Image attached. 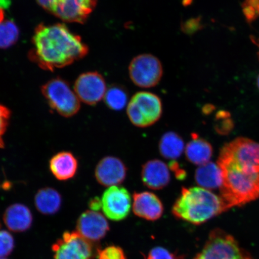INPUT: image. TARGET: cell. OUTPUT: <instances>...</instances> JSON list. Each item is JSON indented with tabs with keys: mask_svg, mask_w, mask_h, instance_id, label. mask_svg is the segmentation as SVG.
Segmentation results:
<instances>
[{
	"mask_svg": "<svg viewBox=\"0 0 259 259\" xmlns=\"http://www.w3.org/2000/svg\"><path fill=\"white\" fill-rule=\"evenodd\" d=\"M132 209L138 218L151 222L160 219L164 212L163 203L159 197L149 192L134 193Z\"/></svg>",
	"mask_w": 259,
	"mask_h": 259,
	"instance_id": "14",
	"label": "cell"
},
{
	"mask_svg": "<svg viewBox=\"0 0 259 259\" xmlns=\"http://www.w3.org/2000/svg\"><path fill=\"white\" fill-rule=\"evenodd\" d=\"M251 255L241 248L234 236L223 230L210 232L201 251L193 259H251Z\"/></svg>",
	"mask_w": 259,
	"mask_h": 259,
	"instance_id": "4",
	"label": "cell"
},
{
	"mask_svg": "<svg viewBox=\"0 0 259 259\" xmlns=\"http://www.w3.org/2000/svg\"><path fill=\"white\" fill-rule=\"evenodd\" d=\"M183 139L174 132H167L162 136L158 150L162 157L171 161L180 158L185 151Z\"/></svg>",
	"mask_w": 259,
	"mask_h": 259,
	"instance_id": "21",
	"label": "cell"
},
{
	"mask_svg": "<svg viewBox=\"0 0 259 259\" xmlns=\"http://www.w3.org/2000/svg\"><path fill=\"white\" fill-rule=\"evenodd\" d=\"M42 8L62 20L82 23L95 9L97 0H37Z\"/></svg>",
	"mask_w": 259,
	"mask_h": 259,
	"instance_id": "7",
	"label": "cell"
},
{
	"mask_svg": "<svg viewBox=\"0 0 259 259\" xmlns=\"http://www.w3.org/2000/svg\"><path fill=\"white\" fill-rule=\"evenodd\" d=\"M9 3V0H0V8L7 7Z\"/></svg>",
	"mask_w": 259,
	"mask_h": 259,
	"instance_id": "34",
	"label": "cell"
},
{
	"mask_svg": "<svg viewBox=\"0 0 259 259\" xmlns=\"http://www.w3.org/2000/svg\"><path fill=\"white\" fill-rule=\"evenodd\" d=\"M169 167L170 170L174 171L175 176L178 180H183L186 178V171L183 169H181L180 164L176 160L170 162Z\"/></svg>",
	"mask_w": 259,
	"mask_h": 259,
	"instance_id": "31",
	"label": "cell"
},
{
	"mask_svg": "<svg viewBox=\"0 0 259 259\" xmlns=\"http://www.w3.org/2000/svg\"><path fill=\"white\" fill-rule=\"evenodd\" d=\"M0 259H6V258H0Z\"/></svg>",
	"mask_w": 259,
	"mask_h": 259,
	"instance_id": "37",
	"label": "cell"
},
{
	"mask_svg": "<svg viewBox=\"0 0 259 259\" xmlns=\"http://www.w3.org/2000/svg\"><path fill=\"white\" fill-rule=\"evenodd\" d=\"M132 208L131 194L124 187H110L103 194V212L107 218L112 221H121L127 218Z\"/></svg>",
	"mask_w": 259,
	"mask_h": 259,
	"instance_id": "10",
	"label": "cell"
},
{
	"mask_svg": "<svg viewBox=\"0 0 259 259\" xmlns=\"http://www.w3.org/2000/svg\"><path fill=\"white\" fill-rule=\"evenodd\" d=\"M194 179L198 185L208 190H215L222 184V171L218 164L208 162L196 170Z\"/></svg>",
	"mask_w": 259,
	"mask_h": 259,
	"instance_id": "19",
	"label": "cell"
},
{
	"mask_svg": "<svg viewBox=\"0 0 259 259\" xmlns=\"http://www.w3.org/2000/svg\"><path fill=\"white\" fill-rule=\"evenodd\" d=\"M141 178L144 185L149 189H163L170 182L169 167L161 160H149L142 166Z\"/></svg>",
	"mask_w": 259,
	"mask_h": 259,
	"instance_id": "15",
	"label": "cell"
},
{
	"mask_svg": "<svg viewBox=\"0 0 259 259\" xmlns=\"http://www.w3.org/2000/svg\"><path fill=\"white\" fill-rule=\"evenodd\" d=\"M145 259H185L183 255L171 252L161 247H155L148 252Z\"/></svg>",
	"mask_w": 259,
	"mask_h": 259,
	"instance_id": "28",
	"label": "cell"
},
{
	"mask_svg": "<svg viewBox=\"0 0 259 259\" xmlns=\"http://www.w3.org/2000/svg\"><path fill=\"white\" fill-rule=\"evenodd\" d=\"M19 29L14 22L9 20L0 22V48H8L17 41Z\"/></svg>",
	"mask_w": 259,
	"mask_h": 259,
	"instance_id": "23",
	"label": "cell"
},
{
	"mask_svg": "<svg viewBox=\"0 0 259 259\" xmlns=\"http://www.w3.org/2000/svg\"><path fill=\"white\" fill-rule=\"evenodd\" d=\"M98 250L77 231L65 232L53 246L54 259H93Z\"/></svg>",
	"mask_w": 259,
	"mask_h": 259,
	"instance_id": "9",
	"label": "cell"
},
{
	"mask_svg": "<svg viewBox=\"0 0 259 259\" xmlns=\"http://www.w3.org/2000/svg\"><path fill=\"white\" fill-rule=\"evenodd\" d=\"M10 118H11L10 110L6 106L0 105V148H4L3 136L8 128Z\"/></svg>",
	"mask_w": 259,
	"mask_h": 259,
	"instance_id": "29",
	"label": "cell"
},
{
	"mask_svg": "<svg viewBox=\"0 0 259 259\" xmlns=\"http://www.w3.org/2000/svg\"><path fill=\"white\" fill-rule=\"evenodd\" d=\"M184 151L187 160L199 166L208 163L213 155L211 144L197 134H192V140L187 144Z\"/></svg>",
	"mask_w": 259,
	"mask_h": 259,
	"instance_id": "18",
	"label": "cell"
},
{
	"mask_svg": "<svg viewBox=\"0 0 259 259\" xmlns=\"http://www.w3.org/2000/svg\"><path fill=\"white\" fill-rule=\"evenodd\" d=\"M251 259H252V258H251Z\"/></svg>",
	"mask_w": 259,
	"mask_h": 259,
	"instance_id": "38",
	"label": "cell"
},
{
	"mask_svg": "<svg viewBox=\"0 0 259 259\" xmlns=\"http://www.w3.org/2000/svg\"><path fill=\"white\" fill-rule=\"evenodd\" d=\"M215 120L216 131L220 134H228L234 126L231 116L228 112L225 111L219 112L216 115Z\"/></svg>",
	"mask_w": 259,
	"mask_h": 259,
	"instance_id": "26",
	"label": "cell"
},
{
	"mask_svg": "<svg viewBox=\"0 0 259 259\" xmlns=\"http://www.w3.org/2000/svg\"><path fill=\"white\" fill-rule=\"evenodd\" d=\"M129 74L136 85L150 89L160 82L163 76V67L156 57L151 54H141L131 61Z\"/></svg>",
	"mask_w": 259,
	"mask_h": 259,
	"instance_id": "8",
	"label": "cell"
},
{
	"mask_svg": "<svg viewBox=\"0 0 259 259\" xmlns=\"http://www.w3.org/2000/svg\"><path fill=\"white\" fill-rule=\"evenodd\" d=\"M3 221L10 231L22 232L30 228L32 215L27 206L21 203H15L6 209Z\"/></svg>",
	"mask_w": 259,
	"mask_h": 259,
	"instance_id": "16",
	"label": "cell"
},
{
	"mask_svg": "<svg viewBox=\"0 0 259 259\" xmlns=\"http://www.w3.org/2000/svg\"><path fill=\"white\" fill-rule=\"evenodd\" d=\"M106 90L104 78L97 72L81 74L74 87V92L80 101L89 105H95L104 99Z\"/></svg>",
	"mask_w": 259,
	"mask_h": 259,
	"instance_id": "11",
	"label": "cell"
},
{
	"mask_svg": "<svg viewBox=\"0 0 259 259\" xmlns=\"http://www.w3.org/2000/svg\"><path fill=\"white\" fill-rule=\"evenodd\" d=\"M127 174V167L121 159L113 156L103 158L97 164L95 177L97 182L105 187L120 185Z\"/></svg>",
	"mask_w": 259,
	"mask_h": 259,
	"instance_id": "12",
	"label": "cell"
},
{
	"mask_svg": "<svg viewBox=\"0 0 259 259\" xmlns=\"http://www.w3.org/2000/svg\"><path fill=\"white\" fill-rule=\"evenodd\" d=\"M228 210L221 197L202 187H183L171 212L175 218L200 225Z\"/></svg>",
	"mask_w": 259,
	"mask_h": 259,
	"instance_id": "3",
	"label": "cell"
},
{
	"mask_svg": "<svg viewBox=\"0 0 259 259\" xmlns=\"http://www.w3.org/2000/svg\"><path fill=\"white\" fill-rule=\"evenodd\" d=\"M77 232L87 240L95 243L101 240L109 231L108 221L102 213L87 210L77 220Z\"/></svg>",
	"mask_w": 259,
	"mask_h": 259,
	"instance_id": "13",
	"label": "cell"
},
{
	"mask_svg": "<svg viewBox=\"0 0 259 259\" xmlns=\"http://www.w3.org/2000/svg\"><path fill=\"white\" fill-rule=\"evenodd\" d=\"M257 87H258V88L259 89V75L257 77Z\"/></svg>",
	"mask_w": 259,
	"mask_h": 259,
	"instance_id": "36",
	"label": "cell"
},
{
	"mask_svg": "<svg viewBox=\"0 0 259 259\" xmlns=\"http://www.w3.org/2000/svg\"><path fill=\"white\" fill-rule=\"evenodd\" d=\"M41 92L54 111L65 117H71L80 109V100L69 84L63 79L49 81L42 87Z\"/></svg>",
	"mask_w": 259,
	"mask_h": 259,
	"instance_id": "6",
	"label": "cell"
},
{
	"mask_svg": "<svg viewBox=\"0 0 259 259\" xmlns=\"http://www.w3.org/2000/svg\"><path fill=\"white\" fill-rule=\"evenodd\" d=\"M15 247L14 237L8 231L0 229V258L8 256Z\"/></svg>",
	"mask_w": 259,
	"mask_h": 259,
	"instance_id": "24",
	"label": "cell"
},
{
	"mask_svg": "<svg viewBox=\"0 0 259 259\" xmlns=\"http://www.w3.org/2000/svg\"><path fill=\"white\" fill-rule=\"evenodd\" d=\"M201 28L200 20L198 19H192L187 21L183 24V30L186 33L190 34Z\"/></svg>",
	"mask_w": 259,
	"mask_h": 259,
	"instance_id": "30",
	"label": "cell"
},
{
	"mask_svg": "<svg viewBox=\"0 0 259 259\" xmlns=\"http://www.w3.org/2000/svg\"><path fill=\"white\" fill-rule=\"evenodd\" d=\"M33 44L35 60L48 70L68 66L88 53L81 38L63 24L38 26Z\"/></svg>",
	"mask_w": 259,
	"mask_h": 259,
	"instance_id": "2",
	"label": "cell"
},
{
	"mask_svg": "<svg viewBox=\"0 0 259 259\" xmlns=\"http://www.w3.org/2000/svg\"><path fill=\"white\" fill-rule=\"evenodd\" d=\"M62 199L59 192L51 187L38 191L34 197L35 208L44 215H53L60 210Z\"/></svg>",
	"mask_w": 259,
	"mask_h": 259,
	"instance_id": "20",
	"label": "cell"
},
{
	"mask_svg": "<svg viewBox=\"0 0 259 259\" xmlns=\"http://www.w3.org/2000/svg\"><path fill=\"white\" fill-rule=\"evenodd\" d=\"M128 98V93L124 87L115 85L107 89L104 100L109 109L118 111L127 105Z\"/></svg>",
	"mask_w": 259,
	"mask_h": 259,
	"instance_id": "22",
	"label": "cell"
},
{
	"mask_svg": "<svg viewBox=\"0 0 259 259\" xmlns=\"http://www.w3.org/2000/svg\"><path fill=\"white\" fill-rule=\"evenodd\" d=\"M242 11L248 23H253L259 19V0H245Z\"/></svg>",
	"mask_w": 259,
	"mask_h": 259,
	"instance_id": "25",
	"label": "cell"
},
{
	"mask_svg": "<svg viewBox=\"0 0 259 259\" xmlns=\"http://www.w3.org/2000/svg\"><path fill=\"white\" fill-rule=\"evenodd\" d=\"M50 167L51 172L57 179L66 181L75 176L78 162L70 152L62 151L51 158Z\"/></svg>",
	"mask_w": 259,
	"mask_h": 259,
	"instance_id": "17",
	"label": "cell"
},
{
	"mask_svg": "<svg viewBox=\"0 0 259 259\" xmlns=\"http://www.w3.org/2000/svg\"><path fill=\"white\" fill-rule=\"evenodd\" d=\"M89 206L91 210H94V211H99L102 208V199L97 197H95L91 200Z\"/></svg>",
	"mask_w": 259,
	"mask_h": 259,
	"instance_id": "32",
	"label": "cell"
},
{
	"mask_svg": "<svg viewBox=\"0 0 259 259\" xmlns=\"http://www.w3.org/2000/svg\"><path fill=\"white\" fill-rule=\"evenodd\" d=\"M251 40H252V41H253V43L255 45H256V46L258 48L257 55H258V60H259V37H252Z\"/></svg>",
	"mask_w": 259,
	"mask_h": 259,
	"instance_id": "33",
	"label": "cell"
},
{
	"mask_svg": "<svg viewBox=\"0 0 259 259\" xmlns=\"http://www.w3.org/2000/svg\"><path fill=\"white\" fill-rule=\"evenodd\" d=\"M97 257L98 259H127L125 252L118 246H109L103 250H98Z\"/></svg>",
	"mask_w": 259,
	"mask_h": 259,
	"instance_id": "27",
	"label": "cell"
},
{
	"mask_svg": "<svg viewBox=\"0 0 259 259\" xmlns=\"http://www.w3.org/2000/svg\"><path fill=\"white\" fill-rule=\"evenodd\" d=\"M218 164L222 171L220 197L228 210L259 197V144L238 138L220 151Z\"/></svg>",
	"mask_w": 259,
	"mask_h": 259,
	"instance_id": "1",
	"label": "cell"
},
{
	"mask_svg": "<svg viewBox=\"0 0 259 259\" xmlns=\"http://www.w3.org/2000/svg\"><path fill=\"white\" fill-rule=\"evenodd\" d=\"M162 112L163 107L160 97L155 94L146 92L135 94L127 108L130 121L140 128L154 124L160 119Z\"/></svg>",
	"mask_w": 259,
	"mask_h": 259,
	"instance_id": "5",
	"label": "cell"
},
{
	"mask_svg": "<svg viewBox=\"0 0 259 259\" xmlns=\"http://www.w3.org/2000/svg\"><path fill=\"white\" fill-rule=\"evenodd\" d=\"M3 12L2 11V9H0V22H2L3 21Z\"/></svg>",
	"mask_w": 259,
	"mask_h": 259,
	"instance_id": "35",
	"label": "cell"
}]
</instances>
